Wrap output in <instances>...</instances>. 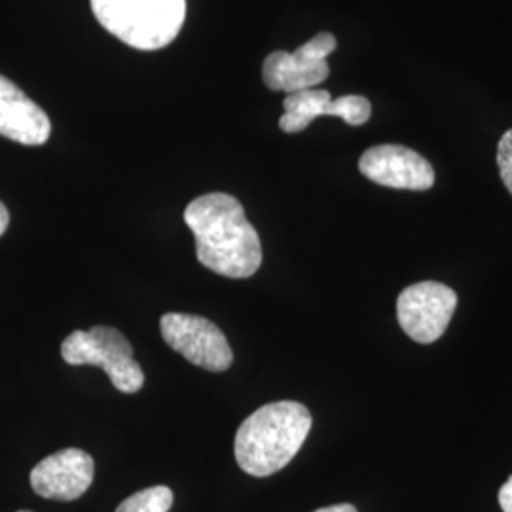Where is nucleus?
<instances>
[{
	"label": "nucleus",
	"mask_w": 512,
	"mask_h": 512,
	"mask_svg": "<svg viewBox=\"0 0 512 512\" xmlns=\"http://www.w3.org/2000/svg\"><path fill=\"white\" fill-rule=\"evenodd\" d=\"M359 169L372 183L399 190H429L435 169L421 154L401 145H380L366 150Z\"/></svg>",
	"instance_id": "8"
},
{
	"label": "nucleus",
	"mask_w": 512,
	"mask_h": 512,
	"mask_svg": "<svg viewBox=\"0 0 512 512\" xmlns=\"http://www.w3.org/2000/svg\"><path fill=\"white\" fill-rule=\"evenodd\" d=\"M285 114L279 128L285 133H300L319 116L342 118L349 126H363L372 114V105L363 95H344L332 99L327 90H302L289 93L283 101Z\"/></svg>",
	"instance_id": "9"
},
{
	"label": "nucleus",
	"mask_w": 512,
	"mask_h": 512,
	"mask_svg": "<svg viewBox=\"0 0 512 512\" xmlns=\"http://www.w3.org/2000/svg\"><path fill=\"white\" fill-rule=\"evenodd\" d=\"M499 505L503 512H512V475L499 490Z\"/></svg>",
	"instance_id": "14"
},
{
	"label": "nucleus",
	"mask_w": 512,
	"mask_h": 512,
	"mask_svg": "<svg viewBox=\"0 0 512 512\" xmlns=\"http://www.w3.org/2000/svg\"><path fill=\"white\" fill-rule=\"evenodd\" d=\"M196 238L200 264L230 279H247L262 264V245L243 205L230 194L213 192L196 198L184 211Z\"/></svg>",
	"instance_id": "1"
},
{
	"label": "nucleus",
	"mask_w": 512,
	"mask_h": 512,
	"mask_svg": "<svg viewBox=\"0 0 512 512\" xmlns=\"http://www.w3.org/2000/svg\"><path fill=\"white\" fill-rule=\"evenodd\" d=\"M173 507V492L167 486H152L129 495L114 512H169Z\"/></svg>",
	"instance_id": "12"
},
{
	"label": "nucleus",
	"mask_w": 512,
	"mask_h": 512,
	"mask_svg": "<svg viewBox=\"0 0 512 512\" xmlns=\"http://www.w3.org/2000/svg\"><path fill=\"white\" fill-rule=\"evenodd\" d=\"M18 512H31V511H18Z\"/></svg>",
	"instance_id": "17"
},
{
	"label": "nucleus",
	"mask_w": 512,
	"mask_h": 512,
	"mask_svg": "<svg viewBox=\"0 0 512 512\" xmlns=\"http://www.w3.org/2000/svg\"><path fill=\"white\" fill-rule=\"evenodd\" d=\"M50 133L48 114L0 74V135L27 147H40Z\"/></svg>",
	"instance_id": "11"
},
{
	"label": "nucleus",
	"mask_w": 512,
	"mask_h": 512,
	"mask_svg": "<svg viewBox=\"0 0 512 512\" xmlns=\"http://www.w3.org/2000/svg\"><path fill=\"white\" fill-rule=\"evenodd\" d=\"M497 165H499V173H501L503 183L512 194V129H509L499 141Z\"/></svg>",
	"instance_id": "13"
},
{
	"label": "nucleus",
	"mask_w": 512,
	"mask_h": 512,
	"mask_svg": "<svg viewBox=\"0 0 512 512\" xmlns=\"http://www.w3.org/2000/svg\"><path fill=\"white\" fill-rule=\"evenodd\" d=\"M160 330L165 344L181 353L192 365L209 372H224L234 361V353L226 336L205 317L165 313L160 319Z\"/></svg>",
	"instance_id": "5"
},
{
	"label": "nucleus",
	"mask_w": 512,
	"mask_h": 512,
	"mask_svg": "<svg viewBox=\"0 0 512 512\" xmlns=\"http://www.w3.org/2000/svg\"><path fill=\"white\" fill-rule=\"evenodd\" d=\"M336 50V38L319 33L296 52H274L264 59L262 78L274 92L311 90L329 78L327 57Z\"/></svg>",
	"instance_id": "6"
},
{
	"label": "nucleus",
	"mask_w": 512,
	"mask_h": 512,
	"mask_svg": "<svg viewBox=\"0 0 512 512\" xmlns=\"http://www.w3.org/2000/svg\"><path fill=\"white\" fill-rule=\"evenodd\" d=\"M95 465L88 452L65 448L42 459L31 471V488L44 499L74 501L92 486Z\"/></svg>",
	"instance_id": "10"
},
{
	"label": "nucleus",
	"mask_w": 512,
	"mask_h": 512,
	"mask_svg": "<svg viewBox=\"0 0 512 512\" xmlns=\"http://www.w3.org/2000/svg\"><path fill=\"white\" fill-rule=\"evenodd\" d=\"M61 355L69 365L101 366L122 393H137L145 384V372L135 361L128 338L114 327L74 330L63 340Z\"/></svg>",
	"instance_id": "4"
},
{
	"label": "nucleus",
	"mask_w": 512,
	"mask_h": 512,
	"mask_svg": "<svg viewBox=\"0 0 512 512\" xmlns=\"http://www.w3.org/2000/svg\"><path fill=\"white\" fill-rule=\"evenodd\" d=\"M315 512H357V509L349 503H342V505H332V507H323Z\"/></svg>",
	"instance_id": "16"
},
{
	"label": "nucleus",
	"mask_w": 512,
	"mask_h": 512,
	"mask_svg": "<svg viewBox=\"0 0 512 512\" xmlns=\"http://www.w3.org/2000/svg\"><path fill=\"white\" fill-rule=\"evenodd\" d=\"M310 410L296 401H277L253 412L239 425L234 454L247 475L272 476L300 452L311 429Z\"/></svg>",
	"instance_id": "2"
},
{
	"label": "nucleus",
	"mask_w": 512,
	"mask_h": 512,
	"mask_svg": "<svg viewBox=\"0 0 512 512\" xmlns=\"http://www.w3.org/2000/svg\"><path fill=\"white\" fill-rule=\"evenodd\" d=\"M458 306V294L439 281L406 287L397 300L399 325L414 342L433 344L446 332Z\"/></svg>",
	"instance_id": "7"
},
{
	"label": "nucleus",
	"mask_w": 512,
	"mask_h": 512,
	"mask_svg": "<svg viewBox=\"0 0 512 512\" xmlns=\"http://www.w3.org/2000/svg\"><path fill=\"white\" fill-rule=\"evenodd\" d=\"M8 224H10V213H8L6 205L0 202V236L8 230Z\"/></svg>",
	"instance_id": "15"
},
{
	"label": "nucleus",
	"mask_w": 512,
	"mask_h": 512,
	"mask_svg": "<svg viewBox=\"0 0 512 512\" xmlns=\"http://www.w3.org/2000/svg\"><path fill=\"white\" fill-rule=\"evenodd\" d=\"M93 16L131 48L154 52L179 37L186 0H92Z\"/></svg>",
	"instance_id": "3"
}]
</instances>
